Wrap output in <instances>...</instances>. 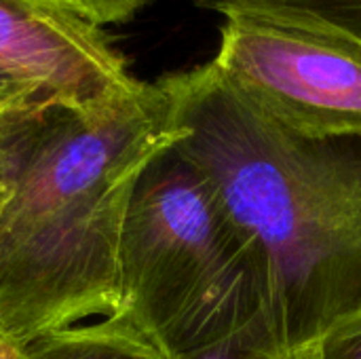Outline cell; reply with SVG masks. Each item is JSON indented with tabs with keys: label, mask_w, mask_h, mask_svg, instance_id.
Masks as SVG:
<instances>
[{
	"label": "cell",
	"mask_w": 361,
	"mask_h": 359,
	"mask_svg": "<svg viewBox=\"0 0 361 359\" xmlns=\"http://www.w3.org/2000/svg\"><path fill=\"white\" fill-rule=\"evenodd\" d=\"M180 135L161 78L97 104L44 97L0 112V332L27 345L118 315L129 201Z\"/></svg>",
	"instance_id": "obj_1"
},
{
	"label": "cell",
	"mask_w": 361,
	"mask_h": 359,
	"mask_svg": "<svg viewBox=\"0 0 361 359\" xmlns=\"http://www.w3.org/2000/svg\"><path fill=\"white\" fill-rule=\"evenodd\" d=\"M161 80L182 129L176 146L269 256L281 353L361 313V133L290 131L239 97L212 61Z\"/></svg>",
	"instance_id": "obj_2"
},
{
	"label": "cell",
	"mask_w": 361,
	"mask_h": 359,
	"mask_svg": "<svg viewBox=\"0 0 361 359\" xmlns=\"http://www.w3.org/2000/svg\"><path fill=\"white\" fill-rule=\"evenodd\" d=\"M118 273V315L167 359L281 353L269 256L176 142L135 184Z\"/></svg>",
	"instance_id": "obj_3"
},
{
	"label": "cell",
	"mask_w": 361,
	"mask_h": 359,
	"mask_svg": "<svg viewBox=\"0 0 361 359\" xmlns=\"http://www.w3.org/2000/svg\"><path fill=\"white\" fill-rule=\"evenodd\" d=\"M224 19L212 63L239 97L300 135L361 133V42L262 13Z\"/></svg>",
	"instance_id": "obj_4"
},
{
	"label": "cell",
	"mask_w": 361,
	"mask_h": 359,
	"mask_svg": "<svg viewBox=\"0 0 361 359\" xmlns=\"http://www.w3.org/2000/svg\"><path fill=\"white\" fill-rule=\"evenodd\" d=\"M25 359H167L121 315L51 330L25 345Z\"/></svg>",
	"instance_id": "obj_5"
},
{
	"label": "cell",
	"mask_w": 361,
	"mask_h": 359,
	"mask_svg": "<svg viewBox=\"0 0 361 359\" xmlns=\"http://www.w3.org/2000/svg\"><path fill=\"white\" fill-rule=\"evenodd\" d=\"M218 15L262 13L330 28L361 42V0H190Z\"/></svg>",
	"instance_id": "obj_6"
},
{
	"label": "cell",
	"mask_w": 361,
	"mask_h": 359,
	"mask_svg": "<svg viewBox=\"0 0 361 359\" xmlns=\"http://www.w3.org/2000/svg\"><path fill=\"white\" fill-rule=\"evenodd\" d=\"M78 17L91 21L93 25H112L129 21L137 11H142L150 0H55Z\"/></svg>",
	"instance_id": "obj_7"
},
{
	"label": "cell",
	"mask_w": 361,
	"mask_h": 359,
	"mask_svg": "<svg viewBox=\"0 0 361 359\" xmlns=\"http://www.w3.org/2000/svg\"><path fill=\"white\" fill-rule=\"evenodd\" d=\"M311 349L315 359H361V313L330 328Z\"/></svg>",
	"instance_id": "obj_8"
},
{
	"label": "cell",
	"mask_w": 361,
	"mask_h": 359,
	"mask_svg": "<svg viewBox=\"0 0 361 359\" xmlns=\"http://www.w3.org/2000/svg\"><path fill=\"white\" fill-rule=\"evenodd\" d=\"M0 359H25V345L0 332Z\"/></svg>",
	"instance_id": "obj_9"
},
{
	"label": "cell",
	"mask_w": 361,
	"mask_h": 359,
	"mask_svg": "<svg viewBox=\"0 0 361 359\" xmlns=\"http://www.w3.org/2000/svg\"><path fill=\"white\" fill-rule=\"evenodd\" d=\"M264 359H315V353H313L311 347H307V349H298V351H290V353H279V355Z\"/></svg>",
	"instance_id": "obj_10"
}]
</instances>
